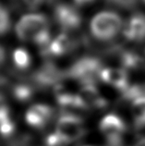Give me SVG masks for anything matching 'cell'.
Instances as JSON below:
<instances>
[{"mask_svg": "<svg viewBox=\"0 0 145 146\" xmlns=\"http://www.w3.org/2000/svg\"><path fill=\"white\" fill-rule=\"evenodd\" d=\"M123 23L120 16L113 11H101L91 19L90 30L98 40L107 41L116 37L120 32Z\"/></svg>", "mask_w": 145, "mask_h": 146, "instance_id": "1", "label": "cell"}, {"mask_svg": "<svg viewBox=\"0 0 145 146\" xmlns=\"http://www.w3.org/2000/svg\"><path fill=\"white\" fill-rule=\"evenodd\" d=\"M49 31L48 20L42 13H28L23 15L15 26V32L21 41L33 42L44 32Z\"/></svg>", "mask_w": 145, "mask_h": 146, "instance_id": "2", "label": "cell"}, {"mask_svg": "<svg viewBox=\"0 0 145 146\" xmlns=\"http://www.w3.org/2000/svg\"><path fill=\"white\" fill-rule=\"evenodd\" d=\"M86 129L81 117L70 114L61 116L56 123V134L65 143H71L85 135Z\"/></svg>", "mask_w": 145, "mask_h": 146, "instance_id": "3", "label": "cell"}, {"mask_svg": "<svg viewBox=\"0 0 145 146\" xmlns=\"http://www.w3.org/2000/svg\"><path fill=\"white\" fill-rule=\"evenodd\" d=\"M102 65L94 57H83L77 61L68 71V75L79 80L83 85L93 84L95 79L100 78ZM94 85V84H93Z\"/></svg>", "mask_w": 145, "mask_h": 146, "instance_id": "4", "label": "cell"}, {"mask_svg": "<svg viewBox=\"0 0 145 146\" xmlns=\"http://www.w3.org/2000/svg\"><path fill=\"white\" fill-rule=\"evenodd\" d=\"M102 134L108 140L112 146L120 144V140L126 131V124L123 119L115 114H108L103 118L99 125Z\"/></svg>", "mask_w": 145, "mask_h": 146, "instance_id": "5", "label": "cell"}, {"mask_svg": "<svg viewBox=\"0 0 145 146\" xmlns=\"http://www.w3.org/2000/svg\"><path fill=\"white\" fill-rule=\"evenodd\" d=\"M55 19L64 30H74L81 25V17L74 7L60 4L55 9Z\"/></svg>", "mask_w": 145, "mask_h": 146, "instance_id": "6", "label": "cell"}, {"mask_svg": "<svg viewBox=\"0 0 145 146\" xmlns=\"http://www.w3.org/2000/svg\"><path fill=\"white\" fill-rule=\"evenodd\" d=\"M53 109L49 106L38 104L30 106L26 112V121L36 129H42L45 127L53 117Z\"/></svg>", "mask_w": 145, "mask_h": 146, "instance_id": "7", "label": "cell"}, {"mask_svg": "<svg viewBox=\"0 0 145 146\" xmlns=\"http://www.w3.org/2000/svg\"><path fill=\"white\" fill-rule=\"evenodd\" d=\"M100 79L104 82L124 92L129 87L128 75V72L124 68H103L100 73Z\"/></svg>", "mask_w": 145, "mask_h": 146, "instance_id": "8", "label": "cell"}, {"mask_svg": "<svg viewBox=\"0 0 145 146\" xmlns=\"http://www.w3.org/2000/svg\"><path fill=\"white\" fill-rule=\"evenodd\" d=\"M123 34L128 40L142 41L145 39V16L136 14L124 26Z\"/></svg>", "mask_w": 145, "mask_h": 146, "instance_id": "9", "label": "cell"}, {"mask_svg": "<svg viewBox=\"0 0 145 146\" xmlns=\"http://www.w3.org/2000/svg\"><path fill=\"white\" fill-rule=\"evenodd\" d=\"M79 96L82 103L83 108H103L105 106V100L103 98L93 84L83 85Z\"/></svg>", "mask_w": 145, "mask_h": 146, "instance_id": "10", "label": "cell"}, {"mask_svg": "<svg viewBox=\"0 0 145 146\" xmlns=\"http://www.w3.org/2000/svg\"><path fill=\"white\" fill-rule=\"evenodd\" d=\"M72 42L66 33H60L45 48L42 49L43 55L46 56H61L71 48Z\"/></svg>", "mask_w": 145, "mask_h": 146, "instance_id": "11", "label": "cell"}, {"mask_svg": "<svg viewBox=\"0 0 145 146\" xmlns=\"http://www.w3.org/2000/svg\"><path fill=\"white\" fill-rule=\"evenodd\" d=\"M61 78V72L52 64H45L34 75L35 82L42 86H50Z\"/></svg>", "mask_w": 145, "mask_h": 146, "instance_id": "12", "label": "cell"}, {"mask_svg": "<svg viewBox=\"0 0 145 146\" xmlns=\"http://www.w3.org/2000/svg\"><path fill=\"white\" fill-rule=\"evenodd\" d=\"M132 115L135 125L138 128L145 127V96L132 102Z\"/></svg>", "mask_w": 145, "mask_h": 146, "instance_id": "13", "label": "cell"}, {"mask_svg": "<svg viewBox=\"0 0 145 146\" xmlns=\"http://www.w3.org/2000/svg\"><path fill=\"white\" fill-rule=\"evenodd\" d=\"M12 59L19 70H25L30 65V56L29 52L25 48H16L12 54Z\"/></svg>", "mask_w": 145, "mask_h": 146, "instance_id": "14", "label": "cell"}, {"mask_svg": "<svg viewBox=\"0 0 145 146\" xmlns=\"http://www.w3.org/2000/svg\"><path fill=\"white\" fill-rule=\"evenodd\" d=\"M13 95L18 101L27 102L33 95L32 87L28 84H17L13 88Z\"/></svg>", "mask_w": 145, "mask_h": 146, "instance_id": "15", "label": "cell"}, {"mask_svg": "<svg viewBox=\"0 0 145 146\" xmlns=\"http://www.w3.org/2000/svg\"><path fill=\"white\" fill-rule=\"evenodd\" d=\"M10 28V17L7 10L0 6V35L7 33Z\"/></svg>", "mask_w": 145, "mask_h": 146, "instance_id": "16", "label": "cell"}, {"mask_svg": "<svg viewBox=\"0 0 145 146\" xmlns=\"http://www.w3.org/2000/svg\"><path fill=\"white\" fill-rule=\"evenodd\" d=\"M142 62L140 56L132 53H126L122 56V64L126 68H137Z\"/></svg>", "mask_w": 145, "mask_h": 146, "instance_id": "17", "label": "cell"}, {"mask_svg": "<svg viewBox=\"0 0 145 146\" xmlns=\"http://www.w3.org/2000/svg\"><path fill=\"white\" fill-rule=\"evenodd\" d=\"M23 1L30 9H35L38 6H40L43 0H23Z\"/></svg>", "mask_w": 145, "mask_h": 146, "instance_id": "18", "label": "cell"}, {"mask_svg": "<svg viewBox=\"0 0 145 146\" xmlns=\"http://www.w3.org/2000/svg\"><path fill=\"white\" fill-rule=\"evenodd\" d=\"M6 58V52L5 49H4L1 45H0V66L2 65V63L4 62V60Z\"/></svg>", "mask_w": 145, "mask_h": 146, "instance_id": "19", "label": "cell"}, {"mask_svg": "<svg viewBox=\"0 0 145 146\" xmlns=\"http://www.w3.org/2000/svg\"><path fill=\"white\" fill-rule=\"evenodd\" d=\"M76 4H78V5H85V4H88L91 1H93V0H74Z\"/></svg>", "mask_w": 145, "mask_h": 146, "instance_id": "20", "label": "cell"}, {"mask_svg": "<svg viewBox=\"0 0 145 146\" xmlns=\"http://www.w3.org/2000/svg\"><path fill=\"white\" fill-rule=\"evenodd\" d=\"M134 146H145V138H143V139L139 141Z\"/></svg>", "mask_w": 145, "mask_h": 146, "instance_id": "21", "label": "cell"}, {"mask_svg": "<svg viewBox=\"0 0 145 146\" xmlns=\"http://www.w3.org/2000/svg\"><path fill=\"white\" fill-rule=\"evenodd\" d=\"M144 2H145V0H144Z\"/></svg>", "mask_w": 145, "mask_h": 146, "instance_id": "22", "label": "cell"}]
</instances>
